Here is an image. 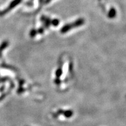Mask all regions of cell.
Returning a JSON list of instances; mask_svg holds the SVG:
<instances>
[{
  "instance_id": "cell-2",
  "label": "cell",
  "mask_w": 126,
  "mask_h": 126,
  "mask_svg": "<svg viewBox=\"0 0 126 126\" xmlns=\"http://www.w3.org/2000/svg\"><path fill=\"white\" fill-rule=\"evenodd\" d=\"M8 44L9 43H8V41H3L2 43L1 44V46H0V57H1L2 51L5 49V48H7V46H8Z\"/></svg>"
},
{
  "instance_id": "cell-9",
  "label": "cell",
  "mask_w": 126,
  "mask_h": 126,
  "mask_svg": "<svg viewBox=\"0 0 126 126\" xmlns=\"http://www.w3.org/2000/svg\"><path fill=\"white\" fill-rule=\"evenodd\" d=\"M50 1H51V0H46V2L47 3H48V2H50Z\"/></svg>"
},
{
  "instance_id": "cell-3",
  "label": "cell",
  "mask_w": 126,
  "mask_h": 126,
  "mask_svg": "<svg viewBox=\"0 0 126 126\" xmlns=\"http://www.w3.org/2000/svg\"><path fill=\"white\" fill-rule=\"evenodd\" d=\"M116 11L115 10V9L113 8H111L109 12V14H108V17L110 18H113L116 17Z\"/></svg>"
},
{
  "instance_id": "cell-5",
  "label": "cell",
  "mask_w": 126,
  "mask_h": 126,
  "mask_svg": "<svg viewBox=\"0 0 126 126\" xmlns=\"http://www.w3.org/2000/svg\"><path fill=\"white\" fill-rule=\"evenodd\" d=\"M62 112L61 113L63 114L66 117H71L72 116V115H73V112H72V110H66V111H63L62 110Z\"/></svg>"
},
{
  "instance_id": "cell-6",
  "label": "cell",
  "mask_w": 126,
  "mask_h": 126,
  "mask_svg": "<svg viewBox=\"0 0 126 126\" xmlns=\"http://www.w3.org/2000/svg\"><path fill=\"white\" fill-rule=\"evenodd\" d=\"M38 33V31L35 29H32V30L30 31V35L31 37H34L35 36V35Z\"/></svg>"
},
{
  "instance_id": "cell-1",
  "label": "cell",
  "mask_w": 126,
  "mask_h": 126,
  "mask_svg": "<svg viewBox=\"0 0 126 126\" xmlns=\"http://www.w3.org/2000/svg\"><path fill=\"white\" fill-rule=\"evenodd\" d=\"M72 28H73V26H72V24H67L64 26L63 28L61 30V32L63 33H66V32L69 31L70 29H72Z\"/></svg>"
},
{
  "instance_id": "cell-4",
  "label": "cell",
  "mask_w": 126,
  "mask_h": 126,
  "mask_svg": "<svg viewBox=\"0 0 126 126\" xmlns=\"http://www.w3.org/2000/svg\"><path fill=\"white\" fill-rule=\"evenodd\" d=\"M22 1V0H14L12 2H11V4H10V7H9L8 9H12L14 7H15L18 4H19V3Z\"/></svg>"
},
{
  "instance_id": "cell-7",
  "label": "cell",
  "mask_w": 126,
  "mask_h": 126,
  "mask_svg": "<svg viewBox=\"0 0 126 126\" xmlns=\"http://www.w3.org/2000/svg\"><path fill=\"white\" fill-rule=\"evenodd\" d=\"M51 24L54 25V26H57L59 24V20L58 19H53L51 21Z\"/></svg>"
},
{
  "instance_id": "cell-8",
  "label": "cell",
  "mask_w": 126,
  "mask_h": 126,
  "mask_svg": "<svg viewBox=\"0 0 126 126\" xmlns=\"http://www.w3.org/2000/svg\"><path fill=\"white\" fill-rule=\"evenodd\" d=\"M56 75H57V77H60L61 75V74H62V69H61V68L58 69L56 71Z\"/></svg>"
}]
</instances>
